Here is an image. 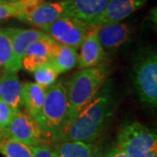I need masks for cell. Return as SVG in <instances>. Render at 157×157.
<instances>
[{
  "label": "cell",
  "instance_id": "12",
  "mask_svg": "<svg viewBox=\"0 0 157 157\" xmlns=\"http://www.w3.org/2000/svg\"><path fill=\"white\" fill-rule=\"evenodd\" d=\"M131 30L125 23L102 24L98 28V37L104 52H113L130 38Z\"/></svg>",
  "mask_w": 157,
  "mask_h": 157
},
{
  "label": "cell",
  "instance_id": "5",
  "mask_svg": "<svg viewBox=\"0 0 157 157\" xmlns=\"http://www.w3.org/2000/svg\"><path fill=\"white\" fill-rule=\"evenodd\" d=\"M134 86L140 101L152 107L157 105V56L154 52L139 58L134 67Z\"/></svg>",
  "mask_w": 157,
  "mask_h": 157
},
{
  "label": "cell",
  "instance_id": "16",
  "mask_svg": "<svg viewBox=\"0 0 157 157\" xmlns=\"http://www.w3.org/2000/svg\"><path fill=\"white\" fill-rule=\"evenodd\" d=\"M22 85L17 73L4 69L2 73L0 99L9 105L15 113L18 112L22 106Z\"/></svg>",
  "mask_w": 157,
  "mask_h": 157
},
{
  "label": "cell",
  "instance_id": "21",
  "mask_svg": "<svg viewBox=\"0 0 157 157\" xmlns=\"http://www.w3.org/2000/svg\"><path fill=\"white\" fill-rule=\"evenodd\" d=\"M12 59V45L9 28H0V68L7 70Z\"/></svg>",
  "mask_w": 157,
  "mask_h": 157
},
{
  "label": "cell",
  "instance_id": "24",
  "mask_svg": "<svg viewBox=\"0 0 157 157\" xmlns=\"http://www.w3.org/2000/svg\"><path fill=\"white\" fill-rule=\"evenodd\" d=\"M33 157H54L52 147L49 144H43L37 147H31Z\"/></svg>",
  "mask_w": 157,
  "mask_h": 157
},
{
  "label": "cell",
  "instance_id": "23",
  "mask_svg": "<svg viewBox=\"0 0 157 157\" xmlns=\"http://www.w3.org/2000/svg\"><path fill=\"white\" fill-rule=\"evenodd\" d=\"M15 113H16L11 109L9 105H7L5 101L0 99V130L3 134L9 126V124L11 123Z\"/></svg>",
  "mask_w": 157,
  "mask_h": 157
},
{
  "label": "cell",
  "instance_id": "14",
  "mask_svg": "<svg viewBox=\"0 0 157 157\" xmlns=\"http://www.w3.org/2000/svg\"><path fill=\"white\" fill-rule=\"evenodd\" d=\"M69 14L83 20L90 25H95L96 21L106 9L109 0H66Z\"/></svg>",
  "mask_w": 157,
  "mask_h": 157
},
{
  "label": "cell",
  "instance_id": "18",
  "mask_svg": "<svg viewBox=\"0 0 157 157\" xmlns=\"http://www.w3.org/2000/svg\"><path fill=\"white\" fill-rule=\"evenodd\" d=\"M78 57L77 49L58 43L51 63L59 73H66L77 66Z\"/></svg>",
  "mask_w": 157,
  "mask_h": 157
},
{
  "label": "cell",
  "instance_id": "29",
  "mask_svg": "<svg viewBox=\"0 0 157 157\" xmlns=\"http://www.w3.org/2000/svg\"><path fill=\"white\" fill-rule=\"evenodd\" d=\"M7 1H9V2H14V0H7Z\"/></svg>",
  "mask_w": 157,
  "mask_h": 157
},
{
  "label": "cell",
  "instance_id": "2",
  "mask_svg": "<svg viewBox=\"0 0 157 157\" xmlns=\"http://www.w3.org/2000/svg\"><path fill=\"white\" fill-rule=\"evenodd\" d=\"M107 76V67L104 63L93 67L80 69L73 74L67 86V114L64 128L94 98L106 83Z\"/></svg>",
  "mask_w": 157,
  "mask_h": 157
},
{
  "label": "cell",
  "instance_id": "13",
  "mask_svg": "<svg viewBox=\"0 0 157 157\" xmlns=\"http://www.w3.org/2000/svg\"><path fill=\"white\" fill-rule=\"evenodd\" d=\"M145 2L146 0H109L95 25L121 22L142 7Z\"/></svg>",
  "mask_w": 157,
  "mask_h": 157
},
{
  "label": "cell",
  "instance_id": "28",
  "mask_svg": "<svg viewBox=\"0 0 157 157\" xmlns=\"http://www.w3.org/2000/svg\"><path fill=\"white\" fill-rule=\"evenodd\" d=\"M3 135V133H2V131H1V130H0V136H1V135Z\"/></svg>",
  "mask_w": 157,
  "mask_h": 157
},
{
  "label": "cell",
  "instance_id": "30",
  "mask_svg": "<svg viewBox=\"0 0 157 157\" xmlns=\"http://www.w3.org/2000/svg\"><path fill=\"white\" fill-rule=\"evenodd\" d=\"M17 1H18V0H14V2H17Z\"/></svg>",
  "mask_w": 157,
  "mask_h": 157
},
{
  "label": "cell",
  "instance_id": "7",
  "mask_svg": "<svg viewBox=\"0 0 157 157\" xmlns=\"http://www.w3.org/2000/svg\"><path fill=\"white\" fill-rule=\"evenodd\" d=\"M90 26L89 24L79 18L65 16L40 30L59 44L72 46L78 50Z\"/></svg>",
  "mask_w": 157,
  "mask_h": 157
},
{
  "label": "cell",
  "instance_id": "6",
  "mask_svg": "<svg viewBox=\"0 0 157 157\" xmlns=\"http://www.w3.org/2000/svg\"><path fill=\"white\" fill-rule=\"evenodd\" d=\"M2 136L15 139L29 147L48 144V137L42 127L28 113L21 110L14 114Z\"/></svg>",
  "mask_w": 157,
  "mask_h": 157
},
{
  "label": "cell",
  "instance_id": "1",
  "mask_svg": "<svg viewBox=\"0 0 157 157\" xmlns=\"http://www.w3.org/2000/svg\"><path fill=\"white\" fill-rule=\"evenodd\" d=\"M113 106L112 86L108 81L103 85L89 104L64 128L57 142L64 140L94 142L102 134L112 114Z\"/></svg>",
  "mask_w": 157,
  "mask_h": 157
},
{
  "label": "cell",
  "instance_id": "9",
  "mask_svg": "<svg viewBox=\"0 0 157 157\" xmlns=\"http://www.w3.org/2000/svg\"><path fill=\"white\" fill-rule=\"evenodd\" d=\"M58 42L47 34L29 45L22 59V67L33 73L35 69L49 63L53 56Z\"/></svg>",
  "mask_w": 157,
  "mask_h": 157
},
{
  "label": "cell",
  "instance_id": "27",
  "mask_svg": "<svg viewBox=\"0 0 157 157\" xmlns=\"http://www.w3.org/2000/svg\"><path fill=\"white\" fill-rule=\"evenodd\" d=\"M6 3H9V1H7V0H0V5L6 4Z\"/></svg>",
  "mask_w": 157,
  "mask_h": 157
},
{
  "label": "cell",
  "instance_id": "22",
  "mask_svg": "<svg viewBox=\"0 0 157 157\" xmlns=\"http://www.w3.org/2000/svg\"><path fill=\"white\" fill-rule=\"evenodd\" d=\"M23 13H25V9L18 1L0 5V20L16 17Z\"/></svg>",
  "mask_w": 157,
  "mask_h": 157
},
{
  "label": "cell",
  "instance_id": "10",
  "mask_svg": "<svg viewBox=\"0 0 157 157\" xmlns=\"http://www.w3.org/2000/svg\"><path fill=\"white\" fill-rule=\"evenodd\" d=\"M12 45V59L8 71L17 73L22 67V59L29 45L46 33L37 29L9 28Z\"/></svg>",
  "mask_w": 157,
  "mask_h": 157
},
{
  "label": "cell",
  "instance_id": "25",
  "mask_svg": "<svg viewBox=\"0 0 157 157\" xmlns=\"http://www.w3.org/2000/svg\"><path fill=\"white\" fill-rule=\"evenodd\" d=\"M104 157H128V155L125 153V152L118 146L117 144L116 145H113L112 146L109 150L104 154Z\"/></svg>",
  "mask_w": 157,
  "mask_h": 157
},
{
  "label": "cell",
  "instance_id": "17",
  "mask_svg": "<svg viewBox=\"0 0 157 157\" xmlns=\"http://www.w3.org/2000/svg\"><path fill=\"white\" fill-rule=\"evenodd\" d=\"M46 89L35 82H25L22 85V105L30 115L39 122L41 109L44 104Z\"/></svg>",
  "mask_w": 157,
  "mask_h": 157
},
{
  "label": "cell",
  "instance_id": "15",
  "mask_svg": "<svg viewBox=\"0 0 157 157\" xmlns=\"http://www.w3.org/2000/svg\"><path fill=\"white\" fill-rule=\"evenodd\" d=\"M54 157H104L101 147L95 143L64 140L52 146Z\"/></svg>",
  "mask_w": 157,
  "mask_h": 157
},
{
  "label": "cell",
  "instance_id": "26",
  "mask_svg": "<svg viewBox=\"0 0 157 157\" xmlns=\"http://www.w3.org/2000/svg\"><path fill=\"white\" fill-rule=\"evenodd\" d=\"M4 69L3 68H0V91H1V81H2V73H3Z\"/></svg>",
  "mask_w": 157,
  "mask_h": 157
},
{
  "label": "cell",
  "instance_id": "3",
  "mask_svg": "<svg viewBox=\"0 0 157 157\" xmlns=\"http://www.w3.org/2000/svg\"><path fill=\"white\" fill-rule=\"evenodd\" d=\"M67 114V86L59 82L46 89L39 122L46 136L54 143L58 141L64 129Z\"/></svg>",
  "mask_w": 157,
  "mask_h": 157
},
{
  "label": "cell",
  "instance_id": "4",
  "mask_svg": "<svg viewBox=\"0 0 157 157\" xmlns=\"http://www.w3.org/2000/svg\"><path fill=\"white\" fill-rule=\"evenodd\" d=\"M117 145L128 157H157L156 134L138 121L124 125Z\"/></svg>",
  "mask_w": 157,
  "mask_h": 157
},
{
  "label": "cell",
  "instance_id": "8",
  "mask_svg": "<svg viewBox=\"0 0 157 157\" xmlns=\"http://www.w3.org/2000/svg\"><path fill=\"white\" fill-rule=\"evenodd\" d=\"M65 16H70L67 2L66 0H59L45 2L33 11L18 15L16 18L41 29Z\"/></svg>",
  "mask_w": 157,
  "mask_h": 157
},
{
  "label": "cell",
  "instance_id": "11",
  "mask_svg": "<svg viewBox=\"0 0 157 157\" xmlns=\"http://www.w3.org/2000/svg\"><path fill=\"white\" fill-rule=\"evenodd\" d=\"M99 25H91L80 45L78 65L80 69L101 65L105 58V52L98 37Z\"/></svg>",
  "mask_w": 157,
  "mask_h": 157
},
{
  "label": "cell",
  "instance_id": "20",
  "mask_svg": "<svg viewBox=\"0 0 157 157\" xmlns=\"http://www.w3.org/2000/svg\"><path fill=\"white\" fill-rule=\"evenodd\" d=\"M33 73L35 83L41 86L45 89L55 84L57 78L59 75V73H58V71L52 65L51 62L35 69Z\"/></svg>",
  "mask_w": 157,
  "mask_h": 157
},
{
  "label": "cell",
  "instance_id": "19",
  "mask_svg": "<svg viewBox=\"0 0 157 157\" xmlns=\"http://www.w3.org/2000/svg\"><path fill=\"white\" fill-rule=\"evenodd\" d=\"M0 153L6 157H33L31 147L6 136H0Z\"/></svg>",
  "mask_w": 157,
  "mask_h": 157
}]
</instances>
